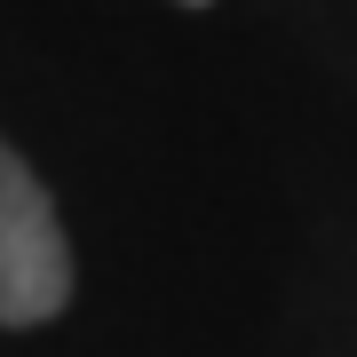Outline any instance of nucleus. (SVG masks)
I'll return each instance as SVG.
<instances>
[{
    "mask_svg": "<svg viewBox=\"0 0 357 357\" xmlns=\"http://www.w3.org/2000/svg\"><path fill=\"white\" fill-rule=\"evenodd\" d=\"M72 302V246L40 175L0 143V326H48Z\"/></svg>",
    "mask_w": 357,
    "mask_h": 357,
    "instance_id": "obj_1",
    "label": "nucleus"
}]
</instances>
